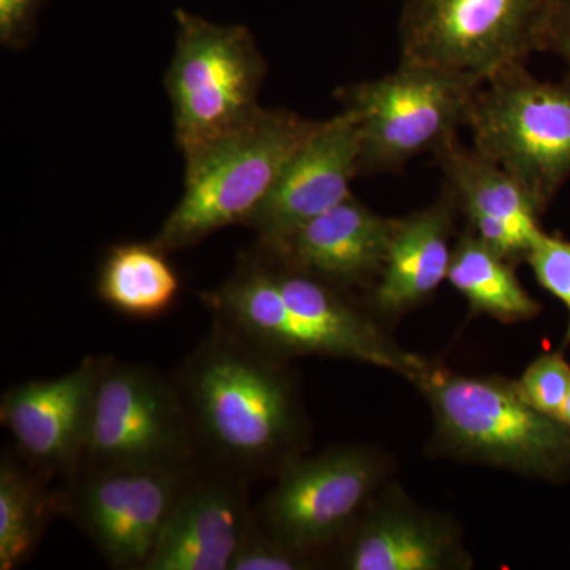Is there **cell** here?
<instances>
[{
    "mask_svg": "<svg viewBox=\"0 0 570 570\" xmlns=\"http://www.w3.org/2000/svg\"><path fill=\"white\" fill-rule=\"evenodd\" d=\"M530 406L550 417H560L570 390V365L561 352L542 354L513 382Z\"/></svg>",
    "mask_w": 570,
    "mask_h": 570,
    "instance_id": "cell-23",
    "label": "cell"
},
{
    "mask_svg": "<svg viewBox=\"0 0 570 570\" xmlns=\"http://www.w3.org/2000/svg\"><path fill=\"white\" fill-rule=\"evenodd\" d=\"M558 419H560L562 423H566V425L570 426V390L568 397H566L564 406L561 409L560 417Z\"/></svg>",
    "mask_w": 570,
    "mask_h": 570,
    "instance_id": "cell-27",
    "label": "cell"
},
{
    "mask_svg": "<svg viewBox=\"0 0 570 570\" xmlns=\"http://www.w3.org/2000/svg\"><path fill=\"white\" fill-rule=\"evenodd\" d=\"M318 557L276 538L253 517L230 570H309L318 568Z\"/></svg>",
    "mask_w": 570,
    "mask_h": 570,
    "instance_id": "cell-22",
    "label": "cell"
},
{
    "mask_svg": "<svg viewBox=\"0 0 570 570\" xmlns=\"http://www.w3.org/2000/svg\"><path fill=\"white\" fill-rule=\"evenodd\" d=\"M513 265L466 230L453 247L448 281L474 314L502 322L530 321L542 305L524 291Z\"/></svg>",
    "mask_w": 570,
    "mask_h": 570,
    "instance_id": "cell-21",
    "label": "cell"
},
{
    "mask_svg": "<svg viewBox=\"0 0 570 570\" xmlns=\"http://www.w3.org/2000/svg\"><path fill=\"white\" fill-rule=\"evenodd\" d=\"M539 52L561 59L570 70V0H549L539 33Z\"/></svg>",
    "mask_w": 570,
    "mask_h": 570,
    "instance_id": "cell-26",
    "label": "cell"
},
{
    "mask_svg": "<svg viewBox=\"0 0 570 570\" xmlns=\"http://www.w3.org/2000/svg\"><path fill=\"white\" fill-rule=\"evenodd\" d=\"M250 480L195 468L145 570H230L254 517Z\"/></svg>",
    "mask_w": 570,
    "mask_h": 570,
    "instance_id": "cell-13",
    "label": "cell"
},
{
    "mask_svg": "<svg viewBox=\"0 0 570 570\" xmlns=\"http://www.w3.org/2000/svg\"><path fill=\"white\" fill-rule=\"evenodd\" d=\"M195 468H80L62 490V513L110 568L145 570Z\"/></svg>",
    "mask_w": 570,
    "mask_h": 570,
    "instance_id": "cell-10",
    "label": "cell"
},
{
    "mask_svg": "<svg viewBox=\"0 0 570 570\" xmlns=\"http://www.w3.org/2000/svg\"><path fill=\"white\" fill-rule=\"evenodd\" d=\"M181 281L156 243L111 246L100 264L96 291L104 303L122 316L156 318L175 306Z\"/></svg>",
    "mask_w": 570,
    "mask_h": 570,
    "instance_id": "cell-19",
    "label": "cell"
},
{
    "mask_svg": "<svg viewBox=\"0 0 570 570\" xmlns=\"http://www.w3.org/2000/svg\"><path fill=\"white\" fill-rule=\"evenodd\" d=\"M483 82L415 63L335 91L360 138V176L396 174L468 127Z\"/></svg>",
    "mask_w": 570,
    "mask_h": 570,
    "instance_id": "cell-4",
    "label": "cell"
},
{
    "mask_svg": "<svg viewBox=\"0 0 570 570\" xmlns=\"http://www.w3.org/2000/svg\"><path fill=\"white\" fill-rule=\"evenodd\" d=\"M442 189L452 197L468 232L512 264L524 262L543 234L540 209L523 186L485 154L466 146L459 135L433 154Z\"/></svg>",
    "mask_w": 570,
    "mask_h": 570,
    "instance_id": "cell-14",
    "label": "cell"
},
{
    "mask_svg": "<svg viewBox=\"0 0 570 570\" xmlns=\"http://www.w3.org/2000/svg\"><path fill=\"white\" fill-rule=\"evenodd\" d=\"M321 122L285 108H262L234 132L183 154L181 198L153 242L178 253L223 228L249 224L285 164Z\"/></svg>",
    "mask_w": 570,
    "mask_h": 570,
    "instance_id": "cell-2",
    "label": "cell"
},
{
    "mask_svg": "<svg viewBox=\"0 0 570 570\" xmlns=\"http://www.w3.org/2000/svg\"><path fill=\"white\" fill-rule=\"evenodd\" d=\"M540 287L560 299L569 311L568 332L562 348L570 344V242L543 232L524 258Z\"/></svg>",
    "mask_w": 570,
    "mask_h": 570,
    "instance_id": "cell-24",
    "label": "cell"
},
{
    "mask_svg": "<svg viewBox=\"0 0 570 570\" xmlns=\"http://www.w3.org/2000/svg\"><path fill=\"white\" fill-rule=\"evenodd\" d=\"M265 253L285 303L317 337L324 356L385 367L409 381L425 366L426 360L401 351L362 311L355 309L341 295V288L285 265L266 249Z\"/></svg>",
    "mask_w": 570,
    "mask_h": 570,
    "instance_id": "cell-16",
    "label": "cell"
},
{
    "mask_svg": "<svg viewBox=\"0 0 570 570\" xmlns=\"http://www.w3.org/2000/svg\"><path fill=\"white\" fill-rule=\"evenodd\" d=\"M549 0H404L400 62L487 82L539 52Z\"/></svg>",
    "mask_w": 570,
    "mask_h": 570,
    "instance_id": "cell-8",
    "label": "cell"
},
{
    "mask_svg": "<svg viewBox=\"0 0 570 570\" xmlns=\"http://www.w3.org/2000/svg\"><path fill=\"white\" fill-rule=\"evenodd\" d=\"M382 478L384 463L376 452L358 445L302 455L276 475L254 519L295 549L321 554L355 527Z\"/></svg>",
    "mask_w": 570,
    "mask_h": 570,
    "instance_id": "cell-9",
    "label": "cell"
},
{
    "mask_svg": "<svg viewBox=\"0 0 570 570\" xmlns=\"http://www.w3.org/2000/svg\"><path fill=\"white\" fill-rule=\"evenodd\" d=\"M468 129L546 213L570 179V70L558 81L527 66L501 71L479 89Z\"/></svg>",
    "mask_w": 570,
    "mask_h": 570,
    "instance_id": "cell-6",
    "label": "cell"
},
{
    "mask_svg": "<svg viewBox=\"0 0 570 570\" xmlns=\"http://www.w3.org/2000/svg\"><path fill=\"white\" fill-rule=\"evenodd\" d=\"M99 356L55 379L22 382L0 400V420L18 456L45 478L69 480L80 468L88 438Z\"/></svg>",
    "mask_w": 570,
    "mask_h": 570,
    "instance_id": "cell-11",
    "label": "cell"
},
{
    "mask_svg": "<svg viewBox=\"0 0 570 570\" xmlns=\"http://www.w3.org/2000/svg\"><path fill=\"white\" fill-rule=\"evenodd\" d=\"M18 455L0 461V570L20 569L31 560L48 524L62 513V490Z\"/></svg>",
    "mask_w": 570,
    "mask_h": 570,
    "instance_id": "cell-20",
    "label": "cell"
},
{
    "mask_svg": "<svg viewBox=\"0 0 570 570\" xmlns=\"http://www.w3.org/2000/svg\"><path fill=\"white\" fill-rule=\"evenodd\" d=\"M200 466L250 480L276 478L307 444V420L285 362L223 326L171 374Z\"/></svg>",
    "mask_w": 570,
    "mask_h": 570,
    "instance_id": "cell-1",
    "label": "cell"
},
{
    "mask_svg": "<svg viewBox=\"0 0 570 570\" xmlns=\"http://www.w3.org/2000/svg\"><path fill=\"white\" fill-rule=\"evenodd\" d=\"M466 551L449 523L401 502L367 505L344 538L348 570H444L469 566Z\"/></svg>",
    "mask_w": 570,
    "mask_h": 570,
    "instance_id": "cell-17",
    "label": "cell"
},
{
    "mask_svg": "<svg viewBox=\"0 0 570 570\" xmlns=\"http://www.w3.org/2000/svg\"><path fill=\"white\" fill-rule=\"evenodd\" d=\"M358 176V130L346 112L340 111L322 121L296 149L247 225L258 243L281 242L351 198L352 183Z\"/></svg>",
    "mask_w": 570,
    "mask_h": 570,
    "instance_id": "cell-12",
    "label": "cell"
},
{
    "mask_svg": "<svg viewBox=\"0 0 570 570\" xmlns=\"http://www.w3.org/2000/svg\"><path fill=\"white\" fill-rule=\"evenodd\" d=\"M459 209L444 189L426 208L396 217L384 268L374 285L379 313L401 314L422 305L448 281Z\"/></svg>",
    "mask_w": 570,
    "mask_h": 570,
    "instance_id": "cell-18",
    "label": "cell"
},
{
    "mask_svg": "<svg viewBox=\"0 0 570 570\" xmlns=\"http://www.w3.org/2000/svg\"><path fill=\"white\" fill-rule=\"evenodd\" d=\"M52 0H0V45L22 50L31 43L41 11Z\"/></svg>",
    "mask_w": 570,
    "mask_h": 570,
    "instance_id": "cell-25",
    "label": "cell"
},
{
    "mask_svg": "<svg viewBox=\"0 0 570 570\" xmlns=\"http://www.w3.org/2000/svg\"><path fill=\"white\" fill-rule=\"evenodd\" d=\"M195 466L189 420L171 377L138 363L99 356L80 468Z\"/></svg>",
    "mask_w": 570,
    "mask_h": 570,
    "instance_id": "cell-7",
    "label": "cell"
},
{
    "mask_svg": "<svg viewBox=\"0 0 570 570\" xmlns=\"http://www.w3.org/2000/svg\"><path fill=\"white\" fill-rule=\"evenodd\" d=\"M175 50L165 89L181 154L234 132L262 110L268 66L253 32L176 9Z\"/></svg>",
    "mask_w": 570,
    "mask_h": 570,
    "instance_id": "cell-5",
    "label": "cell"
},
{
    "mask_svg": "<svg viewBox=\"0 0 570 570\" xmlns=\"http://www.w3.org/2000/svg\"><path fill=\"white\" fill-rule=\"evenodd\" d=\"M395 225L396 217L381 216L352 195L281 242L257 243L285 265L343 291L377 279Z\"/></svg>",
    "mask_w": 570,
    "mask_h": 570,
    "instance_id": "cell-15",
    "label": "cell"
},
{
    "mask_svg": "<svg viewBox=\"0 0 570 570\" xmlns=\"http://www.w3.org/2000/svg\"><path fill=\"white\" fill-rule=\"evenodd\" d=\"M411 382L452 455L551 483L570 479V426L530 406L513 382L463 376L428 360Z\"/></svg>",
    "mask_w": 570,
    "mask_h": 570,
    "instance_id": "cell-3",
    "label": "cell"
}]
</instances>
